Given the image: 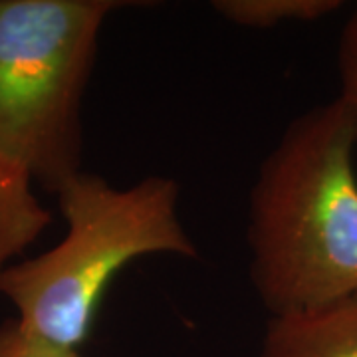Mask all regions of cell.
Wrapping results in <instances>:
<instances>
[{"label":"cell","mask_w":357,"mask_h":357,"mask_svg":"<svg viewBox=\"0 0 357 357\" xmlns=\"http://www.w3.org/2000/svg\"><path fill=\"white\" fill-rule=\"evenodd\" d=\"M357 119L340 98L294 117L258 167L248 278L268 316L357 294Z\"/></svg>","instance_id":"6da1fadb"},{"label":"cell","mask_w":357,"mask_h":357,"mask_svg":"<svg viewBox=\"0 0 357 357\" xmlns=\"http://www.w3.org/2000/svg\"><path fill=\"white\" fill-rule=\"evenodd\" d=\"M56 197L64 238L0 274V296L13 304L18 324L50 344L79 349L107 286L131 262L199 256L181 218V187L173 177L149 175L115 187L82 171Z\"/></svg>","instance_id":"7a4b0ae2"},{"label":"cell","mask_w":357,"mask_h":357,"mask_svg":"<svg viewBox=\"0 0 357 357\" xmlns=\"http://www.w3.org/2000/svg\"><path fill=\"white\" fill-rule=\"evenodd\" d=\"M123 0H0V161L60 191L84 171L82 105Z\"/></svg>","instance_id":"3957f363"},{"label":"cell","mask_w":357,"mask_h":357,"mask_svg":"<svg viewBox=\"0 0 357 357\" xmlns=\"http://www.w3.org/2000/svg\"><path fill=\"white\" fill-rule=\"evenodd\" d=\"M258 357H357V294L304 312L268 316Z\"/></svg>","instance_id":"277c9868"},{"label":"cell","mask_w":357,"mask_h":357,"mask_svg":"<svg viewBox=\"0 0 357 357\" xmlns=\"http://www.w3.org/2000/svg\"><path fill=\"white\" fill-rule=\"evenodd\" d=\"M52 225L32 183L0 161V274Z\"/></svg>","instance_id":"5b68a950"},{"label":"cell","mask_w":357,"mask_h":357,"mask_svg":"<svg viewBox=\"0 0 357 357\" xmlns=\"http://www.w3.org/2000/svg\"><path fill=\"white\" fill-rule=\"evenodd\" d=\"M213 10L232 26L270 30L282 24H306L337 13L342 0H215Z\"/></svg>","instance_id":"8992f818"},{"label":"cell","mask_w":357,"mask_h":357,"mask_svg":"<svg viewBox=\"0 0 357 357\" xmlns=\"http://www.w3.org/2000/svg\"><path fill=\"white\" fill-rule=\"evenodd\" d=\"M0 357H84L79 349L50 344L24 330L18 319L0 324Z\"/></svg>","instance_id":"52a82bcc"},{"label":"cell","mask_w":357,"mask_h":357,"mask_svg":"<svg viewBox=\"0 0 357 357\" xmlns=\"http://www.w3.org/2000/svg\"><path fill=\"white\" fill-rule=\"evenodd\" d=\"M337 98L351 109L357 119V4L345 20L337 42Z\"/></svg>","instance_id":"ba28073f"}]
</instances>
